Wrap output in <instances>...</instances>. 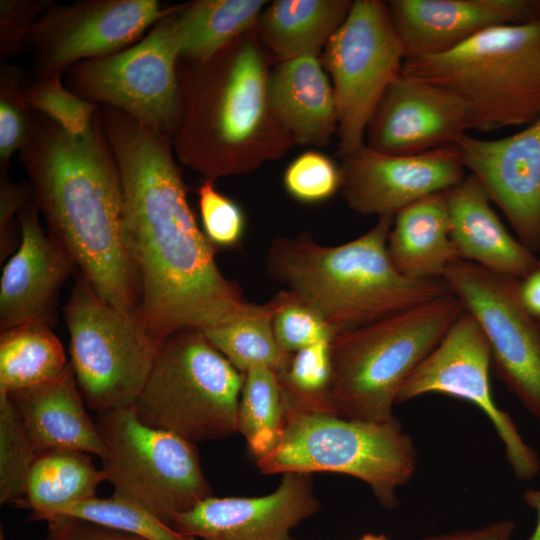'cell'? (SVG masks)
I'll return each mask as SVG.
<instances>
[{
	"mask_svg": "<svg viewBox=\"0 0 540 540\" xmlns=\"http://www.w3.org/2000/svg\"><path fill=\"white\" fill-rule=\"evenodd\" d=\"M157 0H86L51 4L33 26L26 46L35 77L66 72L74 64L123 51L173 13Z\"/></svg>",
	"mask_w": 540,
	"mask_h": 540,
	"instance_id": "15",
	"label": "cell"
},
{
	"mask_svg": "<svg viewBox=\"0 0 540 540\" xmlns=\"http://www.w3.org/2000/svg\"><path fill=\"white\" fill-rule=\"evenodd\" d=\"M52 4L48 0L0 1V56L18 54L43 12Z\"/></svg>",
	"mask_w": 540,
	"mask_h": 540,
	"instance_id": "40",
	"label": "cell"
},
{
	"mask_svg": "<svg viewBox=\"0 0 540 540\" xmlns=\"http://www.w3.org/2000/svg\"><path fill=\"white\" fill-rule=\"evenodd\" d=\"M267 99L275 119L300 144L324 145L337 132L334 90L317 57L282 62L267 78Z\"/></svg>",
	"mask_w": 540,
	"mask_h": 540,
	"instance_id": "24",
	"label": "cell"
},
{
	"mask_svg": "<svg viewBox=\"0 0 540 540\" xmlns=\"http://www.w3.org/2000/svg\"><path fill=\"white\" fill-rule=\"evenodd\" d=\"M20 244L2 270L0 328L56 318L61 287L76 269L68 255L44 233L33 199L19 211Z\"/></svg>",
	"mask_w": 540,
	"mask_h": 540,
	"instance_id": "21",
	"label": "cell"
},
{
	"mask_svg": "<svg viewBox=\"0 0 540 540\" xmlns=\"http://www.w3.org/2000/svg\"><path fill=\"white\" fill-rule=\"evenodd\" d=\"M203 232L214 247L231 248L239 244L245 232L241 208L218 192L214 181L206 179L198 190Z\"/></svg>",
	"mask_w": 540,
	"mask_h": 540,
	"instance_id": "39",
	"label": "cell"
},
{
	"mask_svg": "<svg viewBox=\"0 0 540 540\" xmlns=\"http://www.w3.org/2000/svg\"><path fill=\"white\" fill-rule=\"evenodd\" d=\"M270 303L276 340L287 353L334 338L335 332L325 319L291 291L278 292Z\"/></svg>",
	"mask_w": 540,
	"mask_h": 540,
	"instance_id": "36",
	"label": "cell"
},
{
	"mask_svg": "<svg viewBox=\"0 0 540 540\" xmlns=\"http://www.w3.org/2000/svg\"><path fill=\"white\" fill-rule=\"evenodd\" d=\"M405 60L447 53L496 26L540 19L538 0L386 2Z\"/></svg>",
	"mask_w": 540,
	"mask_h": 540,
	"instance_id": "20",
	"label": "cell"
},
{
	"mask_svg": "<svg viewBox=\"0 0 540 540\" xmlns=\"http://www.w3.org/2000/svg\"><path fill=\"white\" fill-rule=\"evenodd\" d=\"M340 171V189L348 206L359 214L378 217L395 216L467 176L455 144L412 155L384 154L365 144L343 157Z\"/></svg>",
	"mask_w": 540,
	"mask_h": 540,
	"instance_id": "16",
	"label": "cell"
},
{
	"mask_svg": "<svg viewBox=\"0 0 540 540\" xmlns=\"http://www.w3.org/2000/svg\"><path fill=\"white\" fill-rule=\"evenodd\" d=\"M404 61V50L386 2L353 1L323 56L334 83L342 157L365 145L368 124L383 93L402 71Z\"/></svg>",
	"mask_w": 540,
	"mask_h": 540,
	"instance_id": "12",
	"label": "cell"
},
{
	"mask_svg": "<svg viewBox=\"0 0 540 540\" xmlns=\"http://www.w3.org/2000/svg\"><path fill=\"white\" fill-rule=\"evenodd\" d=\"M348 0H277L260 17V32L282 61L316 57L346 19Z\"/></svg>",
	"mask_w": 540,
	"mask_h": 540,
	"instance_id": "26",
	"label": "cell"
},
{
	"mask_svg": "<svg viewBox=\"0 0 540 540\" xmlns=\"http://www.w3.org/2000/svg\"><path fill=\"white\" fill-rule=\"evenodd\" d=\"M68 516L147 540H197L165 524L137 504L115 494L108 498L92 497L61 507L47 515Z\"/></svg>",
	"mask_w": 540,
	"mask_h": 540,
	"instance_id": "33",
	"label": "cell"
},
{
	"mask_svg": "<svg viewBox=\"0 0 540 540\" xmlns=\"http://www.w3.org/2000/svg\"><path fill=\"white\" fill-rule=\"evenodd\" d=\"M185 62L177 65L182 116L173 147L179 160L214 181L268 159L272 131L285 129L270 110L257 45L235 41L206 62Z\"/></svg>",
	"mask_w": 540,
	"mask_h": 540,
	"instance_id": "4",
	"label": "cell"
},
{
	"mask_svg": "<svg viewBox=\"0 0 540 540\" xmlns=\"http://www.w3.org/2000/svg\"><path fill=\"white\" fill-rule=\"evenodd\" d=\"M62 74L35 77L28 83L25 98L29 108L43 114L73 136L85 134L100 106L67 89Z\"/></svg>",
	"mask_w": 540,
	"mask_h": 540,
	"instance_id": "34",
	"label": "cell"
},
{
	"mask_svg": "<svg viewBox=\"0 0 540 540\" xmlns=\"http://www.w3.org/2000/svg\"><path fill=\"white\" fill-rule=\"evenodd\" d=\"M64 318L70 363L85 405L96 413L133 405L161 345L139 318L103 301L80 273Z\"/></svg>",
	"mask_w": 540,
	"mask_h": 540,
	"instance_id": "10",
	"label": "cell"
},
{
	"mask_svg": "<svg viewBox=\"0 0 540 540\" xmlns=\"http://www.w3.org/2000/svg\"><path fill=\"white\" fill-rule=\"evenodd\" d=\"M417 451L397 418L366 422L288 408L277 444L256 459L262 474L330 472L366 483L380 505H398L396 491L412 478Z\"/></svg>",
	"mask_w": 540,
	"mask_h": 540,
	"instance_id": "7",
	"label": "cell"
},
{
	"mask_svg": "<svg viewBox=\"0 0 540 540\" xmlns=\"http://www.w3.org/2000/svg\"><path fill=\"white\" fill-rule=\"evenodd\" d=\"M287 193L303 203H319L341 188V171L328 157L308 151L297 157L283 177Z\"/></svg>",
	"mask_w": 540,
	"mask_h": 540,
	"instance_id": "38",
	"label": "cell"
},
{
	"mask_svg": "<svg viewBox=\"0 0 540 540\" xmlns=\"http://www.w3.org/2000/svg\"><path fill=\"white\" fill-rule=\"evenodd\" d=\"M524 502L536 513V525L527 540H540V489H528L523 494Z\"/></svg>",
	"mask_w": 540,
	"mask_h": 540,
	"instance_id": "45",
	"label": "cell"
},
{
	"mask_svg": "<svg viewBox=\"0 0 540 540\" xmlns=\"http://www.w3.org/2000/svg\"><path fill=\"white\" fill-rule=\"evenodd\" d=\"M330 343L322 341L293 353L288 365L276 373L288 408L332 414Z\"/></svg>",
	"mask_w": 540,
	"mask_h": 540,
	"instance_id": "32",
	"label": "cell"
},
{
	"mask_svg": "<svg viewBox=\"0 0 540 540\" xmlns=\"http://www.w3.org/2000/svg\"><path fill=\"white\" fill-rule=\"evenodd\" d=\"M402 71L460 98L475 130L526 127L540 118V19L492 27L447 53L407 59Z\"/></svg>",
	"mask_w": 540,
	"mask_h": 540,
	"instance_id": "6",
	"label": "cell"
},
{
	"mask_svg": "<svg viewBox=\"0 0 540 540\" xmlns=\"http://www.w3.org/2000/svg\"><path fill=\"white\" fill-rule=\"evenodd\" d=\"M447 203L450 239L458 259L519 280L539 267L534 252L505 228L474 175L447 191Z\"/></svg>",
	"mask_w": 540,
	"mask_h": 540,
	"instance_id": "23",
	"label": "cell"
},
{
	"mask_svg": "<svg viewBox=\"0 0 540 540\" xmlns=\"http://www.w3.org/2000/svg\"><path fill=\"white\" fill-rule=\"evenodd\" d=\"M455 145L466 171L481 182L521 243L540 250V118L498 139L465 133Z\"/></svg>",
	"mask_w": 540,
	"mask_h": 540,
	"instance_id": "17",
	"label": "cell"
},
{
	"mask_svg": "<svg viewBox=\"0 0 540 540\" xmlns=\"http://www.w3.org/2000/svg\"><path fill=\"white\" fill-rule=\"evenodd\" d=\"M447 191L425 197L394 216L387 251L401 274L442 279L447 266L458 259L450 239Z\"/></svg>",
	"mask_w": 540,
	"mask_h": 540,
	"instance_id": "25",
	"label": "cell"
},
{
	"mask_svg": "<svg viewBox=\"0 0 540 540\" xmlns=\"http://www.w3.org/2000/svg\"><path fill=\"white\" fill-rule=\"evenodd\" d=\"M105 445L102 470L113 494L171 527L174 518L212 496L195 443L152 428L133 405L97 413Z\"/></svg>",
	"mask_w": 540,
	"mask_h": 540,
	"instance_id": "9",
	"label": "cell"
},
{
	"mask_svg": "<svg viewBox=\"0 0 540 540\" xmlns=\"http://www.w3.org/2000/svg\"><path fill=\"white\" fill-rule=\"evenodd\" d=\"M320 508L312 474L289 472L264 496L212 495L178 514L171 527L197 540H298L291 531Z\"/></svg>",
	"mask_w": 540,
	"mask_h": 540,
	"instance_id": "19",
	"label": "cell"
},
{
	"mask_svg": "<svg viewBox=\"0 0 540 540\" xmlns=\"http://www.w3.org/2000/svg\"><path fill=\"white\" fill-rule=\"evenodd\" d=\"M514 531L515 523L506 519L472 529L430 535L420 540H512Z\"/></svg>",
	"mask_w": 540,
	"mask_h": 540,
	"instance_id": "43",
	"label": "cell"
},
{
	"mask_svg": "<svg viewBox=\"0 0 540 540\" xmlns=\"http://www.w3.org/2000/svg\"><path fill=\"white\" fill-rule=\"evenodd\" d=\"M0 237L1 260L5 258L13 245V216L31 200V186L12 183L7 174H0Z\"/></svg>",
	"mask_w": 540,
	"mask_h": 540,
	"instance_id": "42",
	"label": "cell"
},
{
	"mask_svg": "<svg viewBox=\"0 0 540 540\" xmlns=\"http://www.w3.org/2000/svg\"><path fill=\"white\" fill-rule=\"evenodd\" d=\"M90 455L59 449L38 456L30 467L25 498L18 508L31 509V518L41 520L61 507L95 497L106 474L95 467Z\"/></svg>",
	"mask_w": 540,
	"mask_h": 540,
	"instance_id": "28",
	"label": "cell"
},
{
	"mask_svg": "<svg viewBox=\"0 0 540 540\" xmlns=\"http://www.w3.org/2000/svg\"><path fill=\"white\" fill-rule=\"evenodd\" d=\"M394 216L365 234L324 246L309 234L275 239L266 255L271 278L315 309L335 335L428 303L450 292L443 279L407 277L387 251Z\"/></svg>",
	"mask_w": 540,
	"mask_h": 540,
	"instance_id": "3",
	"label": "cell"
},
{
	"mask_svg": "<svg viewBox=\"0 0 540 540\" xmlns=\"http://www.w3.org/2000/svg\"><path fill=\"white\" fill-rule=\"evenodd\" d=\"M491 349L477 319L466 309L438 345L403 384L397 403L440 393L473 403L489 419L514 475L529 481L540 471V459L520 434L510 414L493 400L489 382Z\"/></svg>",
	"mask_w": 540,
	"mask_h": 540,
	"instance_id": "14",
	"label": "cell"
},
{
	"mask_svg": "<svg viewBox=\"0 0 540 540\" xmlns=\"http://www.w3.org/2000/svg\"><path fill=\"white\" fill-rule=\"evenodd\" d=\"M539 265H540V261H539Z\"/></svg>",
	"mask_w": 540,
	"mask_h": 540,
	"instance_id": "48",
	"label": "cell"
},
{
	"mask_svg": "<svg viewBox=\"0 0 540 540\" xmlns=\"http://www.w3.org/2000/svg\"><path fill=\"white\" fill-rule=\"evenodd\" d=\"M100 117L123 187L124 227L140 288L139 318L160 345L255 312L227 279L186 198L173 142L129 114L102 105Z\"/></svg>",
	"mask_w": 540,
	"mask_h": 540,
	"instance_id": "1",
	"label": "cell"
},
{
	"mask_svg": "<svg viewBox=\"0 0 540 540\" xmlns=\"http://www.w3.org/2000/svg\"><path fill=\"white\" fill-rule=\"evenodd\" d=\"M358 540H389L385 535L383 534H364L360 539Z\"/></svg>",
	"mask_w": 540,
	"mask_h": 540,
	"instance_id": "46",
	"label": "cell"
},
{
	"mask_svg": "<svg viewBox=\"0 0 540 540\" xmlns=\"http://www.w3.org/2000/svg\"><path fill=\"white\" fill-rule=\"evenodd\" d=\"M0 540H5L3 533L1 532Z\"/></svg>",
	"mask_w": 540,
	"mask_h": 540,
	"instance_id": "47",
	"label": "cell"
},
{
	"mask_svg": "<svg viewBox=\"0 0 540 540\" xmlns=\"http://www.w3.org/2000/svg\"><path fill=\"white\" fill-rule=\"evenodd\" d=\"M0 394L7 395L36 458L59 449L104 457L105 445L85 409L70 361L53 381Z\"/></svg>",
	"mask_w": 540,
	"mask_h": 540,
	"instance_id": "22",
	"label": "cell"
},
{
	"mask_svg": "<svg viewBox=\"0 0 540 540\" xmlns=\"http://www.w3.org/2000/svg\"><path fill=\"white\" fill-rule=\"evenodd\" d=\"M64 348L51 325L26 322L0 335V393L47 383L68 366Z\"/></svg>",
	"mask_w": 540,
	"mask_h": 540,
	"instance_id": "29",
	"label": "cell"
},
{
	"mask_svg": "<svg viewBox=\"0 0 540 540\" xmlns=\"http://www.w3.org/2000/svg\"><path fill=\"white\" fill-rule=\"evenodd\" d=\"M518 295L525 310L540 320V265L519 281Z\"/></svg>",
	"mask_w": 540,
	"mask_h": 540,
	"instance_id": "44",
	"label": "cell"
},
{
	"mask_svg": "<svg viewBox=\"0 0 540 540\" xmlns=\"http://www.w3.org/2000/svg\"><path fill=\"white\" fill-rule=\"evenodd\" d=\"M36 459L5 394H0V503L23 502L30 467Z\"/></svg>",
	"mask_w": 540,
	"mask_h": 540,
	"instance_id": "35",
	"label": "cell"
},
{
	"mask_svg": "<svg viewBox=\"0 0 540 540\" xmlns=\"http://www.w3.org/2000/svg\"><path fill=\"white\" fill-rule=\"evenodd\" d=\"M263 0H199L173 14L179 59L206 62L235 42L260 17Z\"/></svg>",
	"mask_w": 540,
	"mask_h": 540,
	"instance_id": "27",
	"label": "cell"
},
{
	"mask_svg": "<svg viewBox=\"0 0 540 540\" xmlns=\"http://www.w3.org/2000/svg\"><path fill=\"white\" fill-rule=\"evenodd\" d=\"M442 279L482 327L497 377L540 421V320L521 304L520 280L462 259Z\"/></svg>",
	"mask_w": 540,
	"mask_h": 540,
	"instance_id": "13",
	"label": "cell"
},
{
	"mask_svg": "<svg viewBox=\"0 0 540 540\" xmlns=\"http://www.w3.org/2000/svg\"><path fill=\"white\" fill-rule=\"evenodd\" d=\"M464 309L449 293L337 333L330 343L332 414L366 422L394 418L403 384Z\"/></svg>",
	"mask_w": 540,
	"mask_h": 540,
	"instance_id": "5",
	"label": "cell"
},
{
	"mask_svg": "<svg viewBox=\"0 0 540 540\" xmlns=\"http://www.w3.org/2000/svg\"><path fill=\"white\" fill-rule=\"evenodd\" d=\"M45 520L48 532L43 540H147L68 516L52 515Z\"/></svg>",
	"mask_w": 540,
	"mask_h": 540,
	"instance_id": "41",
	"label": "cell"
},
{
	"mask_svg": "<svg viewBox=\"0 0 540 540\" xmlns=\"http://www.w3.org/2000/svg\"><path fill=\"white\" fill-rule=\"evenodd\" d=\"M28 82L12 65L0 69V174H7L12 155L26 141L33 112L25 98Z\"/></svg>",
	"mask_w": 540,
	"mask_h": 540,
	"instance_id": "37",
	"label": "cell"
},
{
	"mask_svg": "<svg viewBox=\"0 0 540 540\" xmlns=\"http://www.w3.org/2000/svg\"><path fill=\"white\" fill-rule=\"evenodd\" d=\"M287 411L285 395L273 370L254 366L244 373L238 432L256 459L268 453L280 440Z\"/></svg>",
	"mask_w": 540,
	"mask_h": 540,
	"instance_id": "30",
	"label": "cell"
},
{
	"mask_svg": "<svg viewBox=\"0 0 540 540\" xmlns=\"http://www.w3.org/2000/svg\"><path fill=\"white\" fill-rule=\"evenodd\" d=\"M176 11L160 19L135 45L71 66L66 71L69 90L87 101L119 109L173 142L182 116Z\"/></svg>",
	"mask_w": 540,
	"mask_h": 540,
	"instance_id": "11",
	"label": "cell"
},
{
	"mask_svg": "<svg viewBox=\"0 0 540 540\" xmlns=\"http://www.w3.org/2000/svg\"><path fill=\"white\" fill-rule=\"evenodd\" d=\"M471 129V115L460 98L401 71L368 124L366 145L384 154H419L455 144Z\"/></svg>",
	"mask_w": 540,
	"mask_h": 540,
	"instance_id": "18",
	"label": "cell"
},
{
	"mask_svg": "<svg viewBox=\"0 0 540 540\" xmlns=\"http://www.w3.org/2000/svg\"><path fill=\"white\" fill-rule=\"evenodd\" d=\"M244 374L200 330H181L161 345L134 407L139 420L193 443L238 432Z\"/></svg>",
	"mask_w": 540,
	"mask_h": 540,
	"instance_id": "8",
	"label": "cell"
},
{
	"mask_svg": "<svg viewBox=\"0 0 540 540\" xmlns=\"http://www.w3.org/2000/svg\"><path fill=\"white\" fill-rule=\"evenodd\" d=\"M19 159L48 236L103 301L139 318L140 288L126 241L121 175L100 109L80 136L33 112Z\"/></svg>",
	"mask_w": 540,
	"mask_h": 540,
	"instance_id": "2",
	"label": "cell"
},
{
	"mask_svg": "<svg viewBox=\"0 0 540 540\" xmlns=\"http://www.w3.org/2000/svg\"><path fill=\"white\" fill-rule=\"evenodd\" d=\"M273 307L259 305L250 315L204 331L208 341L241 373L254 366L282 371L292 354L278 344L272 325Z\"/></svg>",
	"mask_w": 540,
	"mask_h": 540,
	"instance_id": "31",
	"label": "cell"
}]
</instances>
